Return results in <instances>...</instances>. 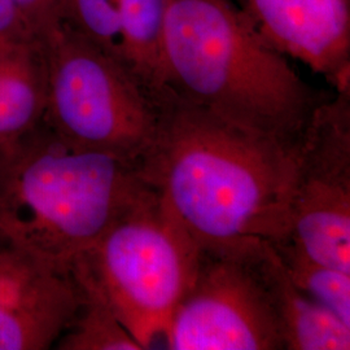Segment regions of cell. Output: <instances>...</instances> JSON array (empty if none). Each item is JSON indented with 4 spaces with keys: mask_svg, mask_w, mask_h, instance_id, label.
Wrapping results in <instances>:
<instances>
[{
    "mask_svg": "<svg viewBox=\"0 0 350 350\" xmlns=\"http://www.w3.org/2000/svg\"><path fill=\"white\" fill-rule=\"evenodd\" d=\"M273 47L350 90V0H234Z\"/></svg>",
    "mask_w": 350,
    "mask_h": 350,
    "instance_id": "obj_9",
    "label": "cell"
},
{
    "mask_svg": "<svg viewBox=\"0 0 350 350\" xmlns=\"http://www.w3.org/2000/svg\"><path fill=\"white\" fill-rule=\"evenodd\" d=\"M75 278L82 289V301L73 322L57 340L56 349L143 350L100 293L82 278Z\"/></svg>",
    "mask_w": 350,
    "mask_h": 350,
    "instance_id": "obj_13",
    "label": "cell"
},
{
    "mask_svg": "<svg viewBox=\"0 0 350 350\" xmlns=\"http://www.w3.org/2000/svg\"><path fill=\"white\" fill-rule=\"evenodd\" d=\"M199 261L198 241L148 187L72 270L100 293L144 350L163 338Z\"/></svg>",
    "mask_w": 350,
    "mask_h": 350,
    "instance_id": "obj_4",
    "label": "cell"
},
{
    "mask_svg": "<svg viewBox=\"0 0 350 350\" xmlns=\"http://www.w3.org/2000/svg\"><path fill=\"white\" fill-rule=\"evenodd\" d=\"M47 66L38 34L0 38V150L44 122Z\"/></svg>",
    "mask_w": 350,
    "mask_h": 350,
    "instance_id": "obj_10",
    "label": "cell"
},
{
    "mask_svg": "<svg viewBox=\"0 0 350 350\" xmlns=\"http://www.w3.org/2000/svg\"><path fill=\"white\" fill-rule=\"evenodd\" d=\"M157 103L139 170L200 250L287 238L299 146L234 125L169 88Z\"/></svg>",
    "mask_w": 350,
    "mask_h": 350,
    "instance_id": "obj_1",
    "label": "cell"
},
{
    "mask_svg": "<svg viewBox=\"0 0 350 350\" xmlns=\"http://www.w3.org/2000/svg\"><path fill=\"white\" fill-rule=\"evenodd\" d=\"M38 36L47 66L44 122L77 148L139 163L156 131L157 96L63 18Z\"/></svg>",
    "mask_w": 350,
    "mask_h": 350,
    "instance_id": "obj_5",
    "label": "cell"
},
{
    "mask_svg": "<svg viewBox=\"0 0 350 350\" xmlns=\"http://www.w3.org/2000/svg\"><path fill=\"white\" fill-rule=\"evenodd\" d=\"M287 238L350 273V90L322 101L302 134Z\"/></svg>",
    "mask_w": 350,
    "mask_h": 350,
    "instance_id": "obj_7",
    "label": "cell"
},
{
    "mask_svg": "<svg viewBox=\"0 0 350 350\" xmlns=\"http://www.w3.org/2000/svg\"><path fill=\"white\" fill-rule=\"evenodd\" d=\"M265 244L200 250L193 283L163 332L167 349L284 350L258 266Z\"/></svg>",
    "mask_w": 350,
    "mask_h": 350,
    "instance_id": "obj_6",
    "label": "cell"
},
{
    "mask_svg": "<svg viewBox=\"0 0 350 350\" xmlns=\"http://www.w3.org/2000/svg\"><path fill=\"white\" fill-rule=\"evenodd\" d=\"M271 245L292 283L350 325V273L315 261L288 238Z\"/></svg>",
    "mask_w": 350,
    "mask_h": 350,
    "instance_id": "obj_14",
    "label": "cell"
},
{
    "mask_svg": "<svg viewBox=\"0 0 350 350\" xmlns=\"http://www.w3.org/2000/svg\"><path fill=\"white\" fill-rule=\"evenodd\" d=\"M26 24L38 34L46 26L63 18L66 0H12Z\"/></svg>",
    "mask_w": 350,
    "mask_h": 350,
    "instance_id": "obj_16",
    "label": "cell"
},
{
    "mask_svg": "<svg viewBox=\"0 0 350 350\" xmlns=\"http://www.w3.org/2000/svg\"><path fill=\"white\" fill-rule=\"evenodd\" d=\"M63 20L122 63L117 0H66Z\"/></svg>",
    "mask_w": 350,
    "mask_h": 350,
    "instance_id": "obj_15",
    "label": "cell"
},
{
    "mask_svg": "<svg viewBox=\"0 0 350 350\" xmlns=\"http://www.w3.org/2000/svg\"><path fill=\"white\" fill-rule=\"evenodd\" d=\"M82 289L73 270L0 241V350H46L75 319Z\"/></svg>",
    "mask_w": 350,
    "mask_h": 350,
    "instance_id": "obj_8",
    "label": "cell"
},
{
    "mask_svg": "<svg viewBox=\"0 0 350 350\" xmlns=\"http://www.w3.org/2000/svg\"><path fill=\"white\" fill-rule=\"evenodd\" d=\"M117 1L122 63L156 96L163 88V29L169 0Z\"/></svg>",
    "mask_w": 350,
    "mask_h": 350,
    "instance_id": "obj_12",
    "label": "cell"
},
{
    "mask_svg": "<svg viewBox=\"0 0 350 350\" xmlns=\"http://www.w3.org/2000/svg\"><path fill=\"white\" fill-rule=\"evenodd\" d=\"M258 266L284 350L350 349V325L292 283L271 244L263 245Z\"/></svg>",
    "mask_w": 350,
    "mask_h": 350,
    "instance_id": "obj_11",
    "label": "cell"
},
{
    "mask_svg": "<svg viewBox=\"0 0 350 350\" xmlns=\"http://www.w3.org/2000/svg\"><path fill=\"white\" fill-rule=\"evenodd\" d=\"M36 34L17 11L12 0H0V38Z\"/></svg>",
    "mask_w": 350,
    "mask_h": 350,
    "instance_id": "obj_17",
    "label": "cell"
},
{
    "mask_svg": "<svg viewBox=\"0 0 350 350\" xmlns=\"http://www.w3.org/2000/svg\"><path fill=\"white\" fill-rule=\"evenodd\" d=\"M163 88L226 121L299 146L328 96L306 83L234 0H169Z\"/></svg>",
    "mask_w": 350,
    "mask_h": 350,
    "instance_id": "obj_2",
    "label": "cell"
},
{
    "mask_svg": "<svg viewBox=\"0 0 350 350\" xmlns=\"http://www.w3.org/2000/svg\"><path fill=\"white\" fill-rule=\"evenodd\" d=\"M147 189L139 163L77 148L43 122L0 150V241L72 270Z\"/></svg>",
    "mask_w": 350,
    "mask_h": 350,
    "instance_id": "obj_3",
    "label": "cell"
}]
</instances>
